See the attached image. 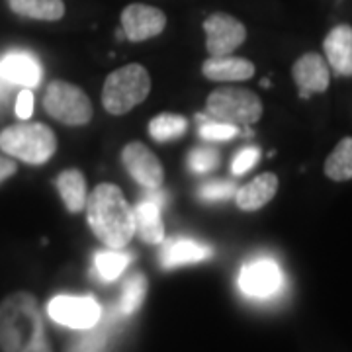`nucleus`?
Here are the masks:
<instances>
[{"label":"nucleus","mask_w":352,"mask_h":352,"mask_svg":"<svg viewBox=\"0 0 352 352\" xmlns=\"http://www.w3.org/2000/svg\"><path fill=\"white\" fill-rule=\"evenodd\" d=\"M0 352H53L38 300L14 292L0 302Z\"/></svg>","instance_id":"f257e3e1"},{"label":"nucleus","mask_w":352,"mask_h":352,"mask_svg":"<svg viewBox=\"0 0 352 352\" xmlns=\"http://www.w3.org/2000/svg\"><path fill=\"white\" fill-rule=\"evenodd\" d=\"M87 219L92 233L108 249H126L135 235L133 208L120 186L102 182L87 198Z\"/></svg>","instance_id":"f03ea898"},{"label":"nucleus","mask_w":352,"mask_h":352,"mask_svg":"<svg viewBox=\"0 0 352 352\" xmlns=\"http://www.w3.org/2000/svg\"><path fill=\"white\" fill-rule=\"evenodd\" d=\"M151 76L143 65L131 63L108 75L102 88V104L106 112L124 116L149 96Z\"/></svg>","instance_id":"7ed1b4c3"},{"label":"nucleus","mask_w":352,"mask_h":352,"mask_svg":"<svg viewBox=\"0 0 352 352\" xmlns=\"http://www.w3.org/2000/svg\"><path fill=\"white\" fill-rule=\"evenodd\" d=\"M0 149L28 164H43L57 151V138L45 124H18L0 133Z\"/></svg>","instance_id":"20e7f679"},{"label":"nucleus","mask_w":352,"mask_h":352,"mask_svg":"<svg viewBox=\"0 0 352 352\" xmlns=\"http://www.w3.org/2000/svg\"><path fill=\"white\" fill-rule=\"evenodd\" d=\"M206 112L210 118L231 126H252L263 116V102L247 88L221 87L208 96Z\"/></svg>","instance_id":"39448f33"},{"label":"nucleus","mask_w":352,"mask_h":352,"mask_svg":"<svg viewBox=\"0 0 352 352\" xmlns=\"http://www.w3.org/2000/svg\"><path fill=\"white\" fill-rule=\"evenodd\" d=\"M43 108L65 126H87L92 120V102L82 88L65 80H53L45 90Z\"/></svg>","instance_id":"423d86ee"},{"label":"nucleus","mask_w":352,"mask_h":352,"mask_svg":"<svg viewBox=\"0 0 352 352\" xmlns=\"http://www.w3.org/2000/svg\"><path fill=\"white\" fill-rule=\"evenodd\" d=\"M47 315L55 323L69 329L87 331L98 325L102 315L100 303L92 296H55L47 303Z\"/></svg>","instance_id":"0eeeda50"},{"label":"nucleus","mask_w":352,"mask_h":352,"mask_svg":"<svg viewBox=\"0 0 352 352\" xmlns=\"http://www.w3.org/2000/svg\"><path fill=\"white\" fill-rule=\"evenodd\" d=\"M206 50L210 57L231 55L247 39V30L231 14L215 12L204 20Z\"/></svg>","instance_id":"6e6552de"},{"label":"nucleus","mask_w":352,"mask_h":352,"mask_svg":"<svg viewBox=\"0 0 352 352\" xmlns=\"http://www.w3.org/2000/svg\"><path fill=\"white\" fill-rule=\"evenodd\" d=\"M122 161L129 176L141 188L159 190L163 186L164 168L157 155L139 141L127 143L122 151Z\"/></svg>","instance_id":"1a4fd4ad"},{"label":"nucleus","mask_w":352,"mask_h":352,"mask_svg":"<svg viewBox=\"0 0 352 352\" xmlns=\"http://www.w3.org/2000/svg\"><path fill=\"white\" fill-rule=\"evenodd\" d=\"M282 272L270 258H256L243 266L239 274V288L249 298L266 300L282 288Z\"/></svg>","instance_id":"9d476101"},{"label":"nucleus","mask_w":352,"mask_h":352,"mask_svg":"<svg viewBox=\"0 0 352 352\" xmlns=\"http://www.w3.org/2000/svg\"><path fill=\"white\" fill-rule=\"evenodd\" d=\"M159 190H149L133 208L135 235L147 245H161L164 241V223L161 214L164 194Z\"/></svg>","instance_id":"9b49d317"},{"label":"nucleus","mask_w":352,"mask_h":352,"mask_svg":"<svg viewBox=\"0 0 352 352\" xmlns=\"http://www.w3.org/2000/svg\"><path fill=\"white\" fill-rule=\"evenodd\" d=\"M166 25V16L155 6L129 4L122 12V30L129 41H145L159 36Z\"/></svg>","instance_id":"f8f14e48"},{"label":"nucleus","mask_w":352,"mask_h":352,"mask_svg":"<svg viewBox=\"0 0 352 352\" xmlns=\"http://www.w3.org/2000/svg\"><path fill=\"white\" fill-rule=\"evenodd\" d=\"M41 65L38 57L28 51H10L0 57V78L12 87L38 88L41 82Z\"/></svg>","instance_id":"ddd939ff"},{"label":"nucleus","mask_w":352,"mask_h":352,"mask_svg":"<svg viewBox=\"0 0 352 352\" xmlns=\"http://www.w3.org/2000/svg\"><path fill=\"white\" fill-rule=\"evenodd\" d=\"M292 75L303 98H307L314 92H325L331 82L329 65L319 53L302 55L292 67Z\"/></svg>","instance_id":"4468645a"},{"label":"nucleus","mask_w":352,"mask_h":352,"mask_svg":"<svg viewBox=\"0 0 352 352\" xmlns=\"http://www.w3.org/2000/svg\"><path fill=\"white\" fill-rule=\"evenodd\" d=\"M325 61L340 76H352V28L335 25L323 41Z\"/></svg>","instance_id":"2eb2a0df"},{"label":"nucleus","mask_w":352,"mask_h":352,"mask_svg":"<svg viewBox=\"0 0 352 352\" xmlns=\"http://www.w3.org/2000/svg\"><path fill=\"white\" fill-rule=\"evenodd\" d=\"M201 73L210 80L217 82H231V80H247L254 75V65L249 59L221 55V57H208L201 65Z\"/></svg>","instance_id":"dca6fc26"},{"label":"nucleus","mask_w":352,"mask_h":352,"mask_svg":"<svg viewBox=\"0 0 352 352\" xmlns=\"http://www.w3.org/2000/svg\"><path fill=\"white\" fill-rule=\"evenodd\" d=\"M212 247L198 243L194 239H173L164 245L163 252H161V266L164 270H170V268H178V266H184V264H194L201 263L206 258L212 256Z\"/></svg>","instance_id":"f3484780"},{"label":"nucleus","mask_w":352,"mask_h":352,"mask_svg":"<svg viewBox=\"0 0 352 352\" xmlns=\"http://www.w3.org/2000/svg\"><path fill=\"white\" fill-rule=\"evenodd\" d=\"M278 176L272 173L258 175L249 184L235 192V200L243 212H256L276 196Z\"/></svg>","instance_id":"a211bd4d"},{"label":"nucleus","mask_w":352,"mask_h":352,"mask_svg":"<svg viewBox=\"0 0 352 352\" xmlns=\"http://www.w3.org/2000/svg\"><path fill=\"white\" fill-rule=\"evenodd\" d=\"M55 186L59 190V196L63 200L65 208L71 212V214H78L85 210L87 206V180L85 175L76 168H69L63 170L61 175L57 176L55 180Z\"/></svg>","instance_id":"6ab92c4d"},{"label":"nucleus","mask_w":352,"mask_h":352,"mask_svg":"<svg viewBox=\"0 0 352 352\" xmlns=\"http://www.w3.org/2000/svg\"><path fill=\"white\" fill-rule=\"evenodd\" d=\"M10 10L22 18L57 22L65 16L63 0H8Z\"/></svg>","instance_id":"aec40b11"},{"label":"nucleus","mask_w":352,"mask_h":352,"mask_svg":"<svg viewBox=\"0 0 352 352\" xmlns=\"http://www.w3.org/2000/svg\"><path fill=\"white\" fill-rule=\"evenodd\" d=\"M131 254L124 252L122 249H106L98 251L94 256V270L102 282H113L122 276V272L126 270L131 263Z\"/></svg>","instance_id":"412c9836"},{"label":"nucleus","mask_w":352,"mask_h":352,"mask_svg":"<svg viewBox=\"0 0 352 352\" xmlns=\"http://www.w3.org/2000/svg\"><path fill=\"white\" fill-rule=\"evenodd\" d=\"M325 175L331 180H352V138L340 139L325 161Z\"/></svg>","instance_id":"4be33fe9"},{"label":"nucleus","mask_w":352,"mask_h":352,"mask_svg":"<svg viewBox=\"0 0 352 352\" xmlns=\"http://www.w3.org/2000/svg\"><path fill=\"white\" fill-rule=\"evenodd\" d=\"M188 129V120L176 113H159L149 122V133L159 143H168L182 138Z\"/></svg>","instance_id":"5701e85b"},{"label":"nucleus","mask_w":352,"mask_h":352,"mask_svg":"<svg viewBox=\"0 0 352 352\" xmlns=\"http://www.w3.org/2000/svg\"><path fill=\"white\" fill-rule=\"evenodd\" d=\"M147 296V278L143 274L135 272L133 276H129L124 284L120 302H118V314L131 315L141 307V303Z\"/></svg>","instance_id":"b1692460"},{"label":"nucleus","mask_w":352,"mask_h":352,"mask_svg":"<svg viewBox=\"0 0 352 352\" xmlns=\"http://www.w3.org/2000/svg\"><path fill=\"white\" fill-rule=\"evenodd\" d=\"M198 122H200V138L210 141V143L229 141V139L239 135V127L226 124V122H219V120H214L208 113H200Z\"/></svg>","instance_id":"393cba45"},{"label":"nucleus","mask_w":352,"mask_h":352,"mask_svg":"<svg viewBox=\"0 0 352 352\" xmlns=\"http://www.w3.org/2000/svg\"><path fill=\"white\" fill-rule=\"evenodd\" d=\"M188 164L196 175H208L210 170H214L219 164V153L215 147H210V145L198 147L190 153Z\"/></svg>","instance_id":"a878e982"},{"label":"nucleus","mask_w":352,"mask_h":352,"mask_svg":"<svg viewBox=\"0 0 352 352\" xmlns=\"http://www.w3.org/2000/svg\"><path fill=\"white\" fill-rule=\"evenodd\" d=\"M235 192H237V186L231 180H210V182L201 184L198 196L204 201H219L233 198Z\"/></svg>","instance_id":"bb28decb"},{"label":"nucleus","mask_w":352,"mask_h":352,"mask_svg":"<svg viewBox=\"0 0 352 352\" xmlns=\"http://www.w3.org/2000/svg\"><path fill=\"white\" fill-rule=\"evenodd\" d=\"M258 159H261V149L258 147H245L243 151L235 155L233 164H231V173L235 176L245 175V173L251 170L254 164L258 163Z\"/></svg>","instance_id":"cd10ccee"},{"label":"nucleus","mask_w":352,"mask_h":352,"mask_svg":"<svg viewBox=\"0 0 352 352\" xmlns=\"http://www.w3.org/2000/svg\"><path fill=\"white\" fill-rule=\"evenodd\" d=\"M34 112V92L32 88H24L20 90L18 98H16V116L20 120H30V116Z\"/></svg>","instance_id":"c85d7f7f"},{"label":"nucleus","mask_w":352,"mask_h":352,"mask_svg":"<svg viewBox=\"0 0 352 352\" xmlns=\"http://www.w3.org/2000/svg\"><path fill=\"white\" fill-rule=\"evenodd\" d=\"M14 173H16V163L6 157H0V182L8 180Z\"/></svg>","instance_id":"c756f323"},{"label":"nucleus","mask_w":352,"mask_h":352,"mask_svg":"<svg viewBox=\"0 0 352 352\" xmlns=\"http://www.w3.org/2000/svg\"><path fill=\"white\" fill-rule=\"evenodd\" d=\"M10 90H12V85H10V82H6L4 78H0V106H2V104H6Z\"/></svg>","instance_id":"7c9ffc66"}]
</instances>
